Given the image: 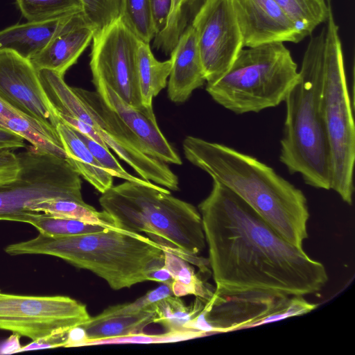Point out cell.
<instances>
[{
	"mask_svg": "<svg viewBox=\"0 0 355 355\" xmlns=\"http://www.w3.org/2000/svg\"><path fill=\"white\" fill-rule=\"evenodd\" d=\"M75 132L87 145L101 165L109 171L114 178H118L125 181L138 183H146L150 182L144 180L143 178L134 176L126 171L115 157L110 153L109 148L101 146L86 135H84L76 130Z\"/></svg>",
	"mask_w": 355,
	"mask_h": 355,
	"instance_id": "cell-34",
	"label": "cell"
},
{
	"mask_svg": "<svg viewBox=\"0 0 355 355\" xmlns=\"http://www.w3.org/2000/svg\"><path fill=\"white\" fill-rule=\"evenodd\" d=\"M99 203L118 228L144 232L175 254L198 255L206 248L198 209L151 182L112 186L102 193Z\"/></svg>",
	"mask_w": 355,
	"mask_h": 355,
	"instance_id": "cell-5",
	"label": "cell"
},
{
	"mask_svg": "<svg viewBox=\"0 0 355 355\" xmlns=\"http://www.w3.org/2000/svg\"><path fill=\"white\" fill-rule=\"evenodd\" d=\"M73 89L87 107L81 121L94 130L109 149L144 180L170 190L179 189L178 178L168 164L143 152L137 138L96 92L77 87Z\"/></svg>",
	"mask_w": 355,
	"mask_h": 355,
	"instance_id": "cell-11",
	"label": "cell"
},
{
	"mask_svg": "<svg viewBox=\"0 0 355 355\" xmlns=\"http://www.w3.org/2000/svg\"><path fill=\"white\" fill-rule=\"evenodd\" d=\"M202 331L197 330H184L167 331L165 334L148 335L144 332L124 336L110 338L102 340H89L85 346L112 345V344H158L182 341L206 336Z\"/></svg>",
	"mask_w": 355,
	"mask_h": 355,
	"instance_id": "cell-31",
	"label": "cell"
},
{
	"mask_svg": "<svg viewBox=\"0 0 355 355\" xmlns=\"http://www.w3.org/2000/svg\"><path fill=\"white\" fill-rule=\"evenodd\" d=\"M20 336L12 334L1 348L0 354H12L19 352L22 346L19 343Z\"/></svg>",
	"mask_w": 355,
	"mask_h": 355,
	"instance_id": "cell-42",
	"label": "cell"
},
{
	"mask_svg": "<svg viewBox=\"0 0 355 355\" xmlns=\"http://www.w3.org/2000/svg\"><path fill=\"white\" fill-rule=\"evenodd\" d=\"M69 331V330H68ZM68 331H55L22 346L19 352L64 347Z\"/></svg>",
	"mask_w": 355,
	"mask_h": 355,
	"instance_id": "cell-36",
	"label": "cell"
},
{
	"mask_svg": "<svg viewBox=\"0 0 355 355\" xmlns=\"http://www.w3.org/2000/svg\"><path fill=\"white\" fill-rule=\"evenodd\" d=\"M321 31L324 41L321 109L330 148V189L351 205L354 191L355 126L339 26L334 17L332 3Z\"/></svg>",
	"mask_w": 355,
	"mask_h": 355,
	"instance_id": "cell-7",
	"label": "cell"
},
{
	"mask_svg": "<svg viewBox=\"0 0 355 355\" xmlns=\"http://www.w3.org/2000/svg\"><path fill=\"white\" fill-rule=\"evenodd\" d=\"M23 223L31 224L38 230L39 233L49 236L80 235L115 228L36 211L28 214Z\"/></svg>",
	"mask_w": 355,
	"mask_h": 355,
	"instance_id": "cell-26",
	"label": "cell"
},
{
	"mask_svg": "<svg viewBox=\"0 0 355 355\" xmlns=\"http://www.w3.org/2000/svg\"><path fill=\"white\" fill-rule=\"evenodd\" d=\"M25 146L24 139L16 133L0 128V149H17Z\"/></svg>",
	"mask_w": 355,
	"mask_h": 355,
	"instance_id": "cell-39",
	"label": "cell"
},
{
	"mask_svg": "<svg viewBox=\"0 0 355 355\" xmlns=\"http://www.w3.org/2000/svg\"><path fill=\"white\" fill-rule=\"evenodd\" d=\"M20 169L21 162L18 153L10 149H0V184L15 180Z\"/></svg>",
	"mask_w": 355,
	"mask_h": 355,
	"instance_id": "cell-35",
	"label": "cell"
},
{
	"mask_svg": "<svg viewBox=\"0 0 355 355\" xmlns=\"http://www.w3.org/2000/svg\"><path fill=\"white\" fill-rule=\"evenodd\" d=\"M156 314L153 304L135 312H128L122 304L108 306L81 326L89 341L143 333L144 329L154 323Z\"/></svg>",
	"mask_w": 355,
	"mask_h": 355,
	"instance_id": "cell-18",
	"label": "cell"
},
{
	"mask_svg": "<svg viewBox=\"0 0 355 355\" xmlns=\"http://www.w3.org/2000/svg\"><path fill=\"white\" fill-rule=\"evenodd\" d=\"M56 130L66 153V160L73 170L101 193L110 189L113 186L114 177L101 165L75 130L61 121Z\"/></svg>",
	"mask_w": 355,
	"mask_h": 355,
	"instance_id": "cell-19",
	"label": "cell"
},
{
	"mask_svg": "<svg viewBox=\"0 0 355 355\" xmlns=\"http://www.w3.org/2000/svg\"><path fill=\"white\" fill-rule=\"evenodd\" d=\"M15 111H17L0 101V128H4L6 119Z\"/></svg>",
	"mask_w": 355,
	"mask_h": 355,
	"instance_id": "cell-43",
	"label": "cell"
},
{
	"mask_svg": "<svg viewBox=\"0 0 355 355\" xmlns=\"http://www.w3.org/2000/svg\"><path fill=\"white\" fill-rule=\"evenodd\" d=\"M120 17L139 40L150 44L154 40L157 31L150 0H123Z\"/></svg>",
	"mask_w": 355,
	"mask_h": 355,
	"instance_id": "cell-29",
	"label": "cell"
},
{
	"mask_svg": "<svg viewBox=\"0 0 355 355\" xmlns=\"http://www.w3.org/2000/svg\"><path fill=\"white\" fill-rule=\"evenodd\" d=\"M172 67L171 59L159 61L149 43L139 40L137 49V76L141 103L153 112V100L166 87Z\"/></svg>",
	"mask_w": 355,
	"mask_h": 355,
	"instance_id": "cell-22",
	"label": "cell"
},
{
	"mask_svg": "<svg viewBox=\"0 0 355 355\" xmlns=\"http://www.w3.org/2000/svg\"><path fill=\"white\" fill-rule=\"evenodd\" d=\"M31 210L53 216L73 218L87 223L117 227L114 220L104 210L97 211L92 206L64 198H50L36 202Z\"/></svg>",
	"mask_w": 355,
	"mask_h": 355,
	"instance_id": "cell-24",
	"label": "cell"
},
{
	"mask_svg": "<svg viewBox=\"0 0 355 355\" xmlns=\"http://www.w3.org/2000/svg\"><path fill=\"white\" fill-rule=\"evenodd\" d=\"M88 341L89 338L84 327L81 325L76 326L68 331L64 347L85 346Z\"/></svg>",
	"mask_w": 355,
	"mask_h": 355,
	"instance_id": "cell-40",
	"label": "cell"
},
{
	"mask_svg": "<svg viewBox=\"0 0 355 355\" xmlns=\"http://www.w3.org/2000/svg\"><path fill=\"white\" fill-rule=\"evenodd\" d=\"M205 81L211 84L230 68L243 48L232 0H205L191 24Z\"/></svg>",
	"mask_w": 355,
	"mask_h": 355,
	"instance_id": "cell-12",
	"label": "cell"
},
{
	"mask_svg": "<svg viewBox=\"0 0 355 355\" xmlns=\"http://www.w3.org/2000/svg\"><path fill=\"white\" fill-rule=\"evenodd\" d=\"M299 71L283 42L242 49L229 70L206 91L224 108L236 114L259 112L284 101Z\"/></svg>",
	"mask_w": 355,
	"mask_h": 355,
	"instance_id": "cell-6",
	"label": "cell"
},
{
	"mask_svg": "<svg viewBox=\"0 0 355 355\" xmlns=\"http://www.w3.org/2000/svg\"><path fill=\"white\" fill-rule=\"evenodd\" d=\"M171 295H173L171 286L162 284L137 300L142 308H146Z\"/></svg>",
	"mask_w": 355,
	"mask_h": 355,
	"instance_id": "cell-38",
	"label": "cell"
},
{
	"mask_svg": "<svg viewBox=\"0 0 355 355\" xmlns=\"http://www.w3.org/2000/svg\"><path fill=\"white\" fill-rule=\"evenodd\" d=\"M84 15L95 32L118 19L122 12L123 0H80Z\"/></svg>",
	"mask_w": 355,
	"mask_h": 355,
	"instance_id": "cell-32",
	"label": "cell"
},
{
	"mask_svg": "<svg viewBox=\"0 0 355 355\" xmlns=\"http://www.w3.org/2000/svg\"><path fill=\"white\" fill-rule=\"evenodd\" d=\"M139 40L121 17L94 33L89 66L92 78H99L134 107L153 114L141 100L137 76Z\"/></svg>",
	"mask_w": 355,
	"mask_h": 355,
	"instance_id": "cell-10",
	"label": "cell"
},
{
	"mask_svg": "<svg viewBox=\"0 0 355 355\" xmlns=\"http://www.w3.org/2000/svg\"><path fill=\"white\" fill-rule=\"evenodd\" d=\"M205 1L172 0V6L166 24L155 37L154 46L166 55L170 54Z\"/></svg>",
	"mask_w": 355,
	"mask_h": 355,
	"instance_id": "cell-23",
	"label": "cell"
},
{
	"mask_svg": "<svg viewBox=\"0 0 355 355\" xmlns=\"http://www.w3.org/2000/svg\"><path fill=\"white\" fill-rule=\"evenodd\" d=\"M17 178L0 184V220L22 222L32 205L50 198L85 202L80 176L62 157L42 153L33 146L18 153ZM37 212V211H36Z\"/></svg>",
	"mask_w": 355,
	"mask_h": 355,
	"instance_id": "cell-8",
	"label": "cell"
},
{
	"mask_svg": "<svg viewBox=\"0 0 355 355\" xmlns=\"http://www.w3.org/2000/svg\"><path fill=\"white\" fill-rule=\"evenodd\" d=\"M90 317L85 304L67 296L25 295L0 290V329L32 340L82 325Z\"/></svg>",
	"mask_w": 355,
	"mask_h": 355,
	"instance_id": "cell-9",
	"label": "cell"
},
{
	"mask_svg": "<svg viewBox=\"0 0 355 355\" xmlns=\"http://www.w3.org/2000/svg\"><path fill=\"white\" fill-rule=\"evenodd\" d=\"M94 33L83 11L70 15L30 60L37 71L48 69L64 77L89 46Z\"/></svg>",
	"mask_w": 355,
	"mask_h": 355,
	"instance_id": "cell-16",
	"label": "cell"
},
{
	"mask_svg": "<svg viewBox=\"0 0 355 355\" xmlns=\"http://www.w3.org/2000/svg\"><path fill=\"white\" fill-rule=\"evenodd\" d=\"M182 146L189 162L239 196L286 241L302 248L309 211L302 190L256 157L224 144L187 136Z\"/></svg>",
	"mask_w": 355,
	"mask_h": 355,
	"instance_id": "cell-2",
	"label": "cell"
},
{
	"mask_svg": "<svg viewBox=\"0 0 355 355\" xmlns=\"http://www.w3.org/2000/svg\"><path fill=\"white\" fill-rule=\"evenodd\" d=\"M243 47L275 42L298 43L305 38L273 0H232Z\"/></svg>",
	"mask_w": 355,
	"mask_h": 355,
	"instance_id": "cell-14",
	"label": "cell"
},
{
	"mask_svg": "<svg viewBox=\"0 0 355 355\" xmlns=\"http://www.w3.org/2000/svg\"><path fill=\"white\" fill-rule=\"evenodd\" d=\"M96 92L137 138L143 152L166 164L182 161L160 130L155 114L137 109L123 101L99 78H92Z\"/></svg>",
	"mask_w": 355,
	"mask_h": 355,
	"instance_id": "cell-15",
	"label": "cell"
},
{
	"mask_svg": "<svg viewBox=\"0 0 355 355\" xmlns=\"http://www.w3.org/2000/svg\"><path fill=\"white\" fill-rule=\"evenodd\" d=\"M324 41L320 31L305 49L297 81L286 97L279 160L305 184L329 190L331 171L328 137L321 109Z\"/></svg>",
	"mask_w": 355,
	"mask_h": 355,
	"instance_id": "cell-4",
	"label": "cell"
},
{
	"mask_svg": "<svg viewBox=\"0 0 355 355\" xmlns=\"http://www.w3.org/2000/svg\"><path fill=\"white\" fill-rule=\"evenodd\" d=\"M28 22H40L83 11L80 0H15Z\"/></svg>",
	"mask_w": 355,
	"mask_h": 355,
	"instance_id": "cell-28",
	"label": "cell"
},
{
	"mask_svg": "<svg viewBox=\"0 0 355 355\" xmlns=\"http://www.w3.org/2000/svg\"><path fill=\"white\" fill-rule=\"evenodd\" d=\"M316 307L315 304L305 300L303 296L284 297L272 311L256 321L252 327L304 315L313 311Z\"/></svg>",
	"mask_w": 355,
	"mask_h": 355,
	"instance_id": "cell-33",
	"label": "cell"
},
{
	"mask_svg": "<svg viewBox=\"0 0 355 355\" xmlns=\"http://www.w3.org/2000/svg\"><path fill=\"white\" fill-rule=\"evenodd\" d=\"M4 251L12 256L58 257L91 271L116 291L148 281L150 272L164 266L162 245L139 233L118 227L67 236L39 233L33 239L7 245Z\"/></svg>",
	"mask_w": 355,
	"mask_h": 355,
	"instance_id": "cell-3",
	"label": "cell"
},
{
	"mask_svg": "<svg viewBox=\"0 0 355 355\" xmlns=\"http://www.w3.org/2000/svg\"><path fill=\"white\" fill-rule=\"evenodd\" d=\"M157 35L162 31L167 22L172 6V0H150Z\"/></svg>",
	"mask_w": 355,
	"mask_h": 355,
	"instance_id": "cell-37",
	"label": "cell"
},
{
	"mask_svg": "<svg viewBox=\"0 0 355 355\" xmlns=\"http://www.w3.org/2000/svg\"><path fill=\"white\" fill-rule=\"evenodd\" d=\"M148 281H154L171 286L174 279L170 271L164 266L150 272Z\"/></svg>",
	"mask_w": 355,
	"mask_h": 355,
	"instance_id": "cell-41",
	"label": "cell"
},
{
	"mask_svg": "<svg viewBox=\"0 0 355 355\" xmlns=\"http://www.w3.org/2000/svg\"><path fill=\"white\" fill-rule=\"evenodd\" d=\"M295 24L305 37L324 24L331 0H273Z\"/></svg>",
	"mask_w": 355,
	"mask_h": 355,
	"instance_id": "cell-25",
	"label": "cell"
},
{
	"mask_svg": "<svg viewBox=\"0 0 355 355\" xmlns=\"http://www.w3.org/2000/svg\"><path fill=\"white\" fill-rule=\"evenodd\" d=\"M67 16L6 28L0 31V50H12L31 60L46 44Z\"/></svg>",
	"mask_w": 355,
	"mask_h": 355,
	"instance_id": "cell-20",
	"label": "cell"
},
{
	"mask_svg": "<svg viewBox=\"0 0 355 355\" xmlns=\"http://www.w3.org/2000/svg\"><path fill=\"white\" fill-rule=\"evenodd\" d=\"M162 248L164 253V266L170 271L174 280L185 286L189 295H194L206 301L209 300L212 297L214 290L207 287L186 260Z\"/></svg>",
	"mask_w": 355,
	"mask_h": 355,
	"instance_id": "cell-30",
	"label": "cell"
},
{
	"mask_svg": "<svg viewBox=\"0 0 355 355\" xmlns=\"http://www.w3.org/2000/svg\"><path fill=\"white\" fill-rule=\"evenodd\" d=\"M4 128L28 141L37 151L66 159V153L56 128L15 111L5 121Z\"/></svg>",
	"mask_w": 355,
	"mask_h": 355,
	"instance_id": "cell-21",
	"label": "cell"
},
{
	"mask_svg": "<svg viewBox=\"0 0 355 355\" xmlns=\"http://www.w3.org/2000/svg\"><path fill=\"white\" fill-rule=\"evenodd\" d=\"M170 55L172 67L168 83V96L174 103H184L195 89L206 82L191 25L181 35Z\"/></svg>",
	"mask_w": 355,
	"mask_h": 355,
	"instance_id": "cell-17",
	"label": "cell"
},
{
	"mask_svg": "<svg viewBox=\"0 0 355 355\" xmlns=\"http://www.w3.org/2000/svg\"><path fill=\"white\" fill-rule=\"evenodd\" d=\"M202 299L197 297L194 304L186 306L178 297L171 295L153 304L155 311L154 323L162 324L167 331L187 329L186 326L203 309Z\"/></svg>",
	"mask_w": 355,
	"mask_h": 355,
	"instance_id": "cell-27",
	"label": "cell"
},
{
	"mask_svg": "<svg viewBox=\"0 0 355 355\" xmlns=\"http://www.w3.org/2000/svg\"><path fill=\"white\" fill-rule=\"evenodd\" d=\"M0 101L56 128L59 116L31 60L12 50H0Z\"/></svg>",
	"mask_w": 355,
	"mask_h": 355,
	"instance_id": "cell-13",
	"label": "cell"
},
{
	"mask_svg": "<svg viewBox=\"0 0 355 355\" xmlns=\"http://www.w3.org/2000/svg\"><path fill=\"white\" fill-rule=\"evenodd\" d=\"M217 296H304L328 282L324 265L282 237L239 196L213 180L198 205Z\"/></svg>",
	"mask_w": 355,
	"mask_h": 355,
	"instance_id": "cell-1",
	"label": "cell"
}]
</instances>
